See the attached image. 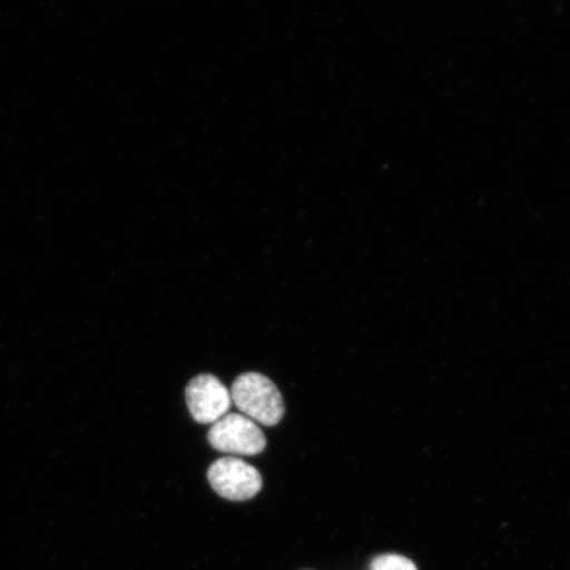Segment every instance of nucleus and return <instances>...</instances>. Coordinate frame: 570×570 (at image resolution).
<instances>
[{
  "mask_svg": "<svg viewBox=\"0 0 570 570\" xmlns=\"http://www.w3.org/2000/svg\"><path fill=\"white\" fill-rule=\"evenodd\" d=\"M212 488L229 501H248L259 493L262 475L249 463L225 458L212 463L208 472Z\"/></svg>",
  "mask_w": 570,
  "mask_h": 570,
  "instance_id": "obj_3",
  "label": "nucleus"
},
{
  "mask_svg": "<svg viewBox=\"0 0 570 570\" xmlns=\"http://www.w3.org/2000/svg\"><path fill=\"white\" fill-rule=\"evenodd\" d=\"M187 403L197 423L213 425L227 415L233 401L230 391L218 377L203 374L188 384Z\"/></svg>",
  "mask_w": 570,
  "mask_h": 570,
  "instance_id": "obj_4",
  "label": "nucleus"
},
{
  "mask_svg": "<svg viewBox=\"0 0 570 570\" xmlns=\"http://www.w3.org/2000/svg\"><path fill=\"white\" fill-rule=\"evenodd\" d=\"M232 401L254 423L273 426L284 416V403L279 390L267 376L246 373L233 383Z\"/></svg>",
  "mask_w": 570,
  "mask_h": 570,
  "instance_id": "obj_1",
  "label": "nucleus"
},
{
  "mask_svg": "<svg viewBox=\"0 0 570 570\" xmlns=\"http://www.w3.org/2000/svg\"><path fill=\"white\" fill-rule=\"evenodd\" d=\"M208 439L214 449L224 453L253 455L266 449L265 433L252 419L239 413H229L214 423Z\"/></svg>",
  "mask_w": 570,
  "mask_h": 570,
  "instance_id": "obj_2",
  "label": "nucleus"
},
{
  "mask_svg": "<svg viewBox=\"0 0 570 570\" xmlns=\"http://www.w3.org/2000/svg\"><path fill=\"white\" fill-rule=\"evenodd\" d=\"M372 570H417V568L403 556L384 554L375 559Z\"/></svg>",
  "mask_w": 570,
  "mask_h": 570,
  "instance_id": "obj_5",
  "label": "nucleus"
}]
</instances>
